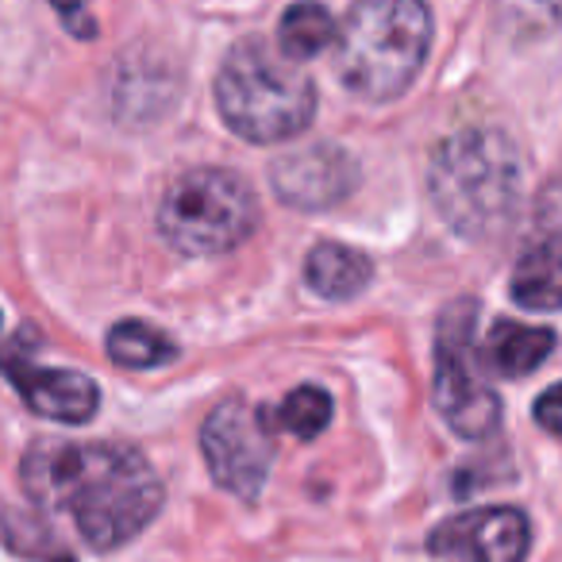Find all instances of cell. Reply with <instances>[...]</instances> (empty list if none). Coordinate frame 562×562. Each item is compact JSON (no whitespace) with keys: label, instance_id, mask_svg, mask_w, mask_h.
<instances>
[{"label":"cell","instance_id":"6da1fadb","mask_svg":"<svg viewBox=\"0 0 562 562\" xmlns=\"http://www.w3.org/2000/svg\"><path fill=\"white\" fill-rule=\"evenodd\" d=\"M24 490L43 513H66L93 551H116L135 539L162 508V482L124 443H66L40 439L27 447Z\"/></svg>","mask_w":562,"mask_h":562},{"label":"cell","instance_id":"7a4b0ae2","mask_svg":"<svg viewBox=\"0 0 562 562\" xmlns=\"http://www.w3.org/2000/svg\"><path fill=\"white\" fill-rule=\"evenodd\" d=\"M428 193L439 220L462 239L505 232L524 201V158L497 127H462L436 147Z\"/></svg>","mask_w":562,"mask_h":562},{"label":"cell","instance_id":"3957f363","mask_svg":"<svg viewBox=\"0 0 562 562\" xmlns=\"http://www.w3.org/2000/svg\"><path fill=\"white\" fill-rule=\"evenodd\" d=\"M428 50L424 0H355L336 35V74L362 101H393L424 70Z\"/></svg>","mask_w":562,"mask_h":562},{"label":"cell","instance_id":"277c9868","mask_svg":"<svg viewBox=\"0 0 562 562\" xmlns=\"http://www.w3.org/2000/svg\"><path fill=\"white\" fill-rule=\"evenodd\" d=\"M216 109L239 139L281 143L313 124L316 86L301 63L250 35L235 43L220 66Z\"/></svg>","mask_w":562,"mask_h":562},{"label":"cell","instance_id":"5b68a950","mask_svg":"<svg viewBox=\"0 0 562 562\" xmlns=\"http://www.w3.org/2000/svg\"><path fill=\"white\" fill-rule=\"evenodd\" d=\"M258 204L250 186L235 170L196 166L166 189L158 204V232L173 250L209 258L232 250L255 232Z\"/></svg>","mask_w":562,"mask_h":562},{"label":"cell","instance_id":"8992f818","mask_svg":"<svg viewBox=\"0 0 562 562\" xmlns=\"http://www.w3.org/2000/svg\"><path fill=\"white\" fill-rule=\"evenodd\" d=\"M477 301H451L436 331V413L462 439H485L501 424V397L485 382V362L474 344Z\"/></svg>","mask_w":562,"mask_h":562},{"label":"cell","instance_id":"52a82bcc","mask_svg":"<svg viewBox=\"0 0 562 562\" xmlns=\"http://www.w3.org/2000/svg\"><path fill=\"white\" fill-rule=\"evenodd\" d=\"M201 451L216 485L243 501H255L273 462V436L262 408L232 397L209 413L201 428Z\"/></svg>","mask_w":562,"mask_h":562},{"label":"cell","instance_id":"ba28073f","mask_svg":"<svg viewBox=\"0 0 562 562\" xmlns=\"http://www.w3.org/2000/svg\"><path fill=\"white\" fill-rule=\"evenodd\" d=\"M270 186L297 212H328L359 189V162L339 143H313L270 162Z\"/></svg>","mask_w":562,"mask_h":562},{"label":"cell","instance_id":"9c48e42d","mask_svg":"<svg viewBox=\"0 0 562 562\" xmlns=\"http://www.w3.org/2000/svg\"><path fill=\"white\" fill-rule=\"evenodd\" d=\"M428 547L443 559L462 562H524L531 547V524L513 505L474 508L439 524Z\"/></svg>","mask_w":562,"mask_h":562},{"label":"cell","instance_id":"30bf717a","mask_svg":"<svg viewBox=\"0 0 562 562\" xmlns=\"http://www.w3.org/2000/svg\"><path fill=\"white\" fill-rule=\"evenodd\" d=\"M0 374L9 378L27 401V408L47 420L58 424H89L101 408V390L93 378L78 374V370H50L40 362L24 359L20 347H4L0 351Z\"/></svg>","mask_w":562,"mask_h":562},{"label":"cell","instance_id":"8fae6325","mask_svg":"<svg viewBox=\"0 0 562 562\" xmlns=\"http://www.w3.org/2000/svg\"><path fill=\"white\" fill-rule=\"evenodd\" d=\"M308 290L324 301H351L374 281V262L344 243H316L305 258Z\"/></svg>","mask_w":562,"mask_h":562},{"label":"cell","instance_id":"7c38bea8","mask_svg":"<svg viewBox=\"0 0 562 562\" xmlns=\"http://www.w3.org/2000/svg\"><path fill=\"white\" fill-rule=\"evenodd\" d=\"M554 351V331L551 328H528L516 321H497L485 336L482 362L490 374L501 378H528L539 370V362Z\"/></svg>","mask_w":562,"mask_h":562},{"label":"cell","instance_id":"4fadbf2b","mask_svg":"<svg viewBox=\"0 0 562 562\" xmlns=\"http://www.w3.org/2000/svg\"><path fill=\"white\" fill-rule=\"evenodd\" d=\"M508 293L531 313H559L562 308V247L539 239L516 258Z\"/></svg>","mask_w":562,"mask_h":562},{"label":"cell","instance_id":"5bb4252c","mask_svg":"<svg viewBox=\"0 0 562 562\" xmlns=\"http://www.w3.org/2000/svg\"><path fill=\"white\" fill-rule=\"evenodd\" d=\"M339 35V24L331 20V12L316 0H297L290 9L281 12L278 24V50L293 63H305L316 58L331 40Z\"/></svg>","mask_w":562,"mask_h":562},{"label":"cell","instance_id":"9a60e30c","mask_svg":"<svg viewBox=\"0 0 562 562\" xmlns=\"http://www.w3.org/2000/svg\"><path fill=\"white\" fill-rule=\"evenodd\" d=\"M109 359L127 370H155L178 359V347L143 321H124L109 331Z\"/></svg>","mask_w":562,"mask_h":562},{"label":"cell","instance_id":"2e32d148","mask_svg":"<svg viewBox=\"0 0 562 562\" xmlns=\"http://www.w3.org/2000/svg\"><path fill=\"white\" fill-rule=\"evenodd\" d=\"M266 420L297 439H316L331 424V397L321 385H301L273 413H266Z\"/></svg>","mask_w":562,"mask_h":562},{"label":"cell","instance_id":"e0dca14e","mask_svg":"<svg viewBox=\"0 0 562 562\" xmlns=\"http://www.w3.org/2000/svg\"><path fill=\"white\" fill-rule=\"evenodd\" d=\"M497 27L516 43H536L562 27V0H497Z\"/></svg>","mask_w":562,"mask_h":562},{"label":"cell","instance_id":"ac0fdd59","mask_svg":"<svg viewBox=\"0 0 562 562\" xmlns=\"http://www.w3.org/2000/svg\"><path fill=\"white\" fill-rule=\"evenodd\" d=\"M0 531H4V543H9L16 554H24V559L74 562V554L55 543V531H50L47 524L32 513H16V508H9V513L0 516Z\"/></svg>","mask_w":562,"mask_h":562},{"label":"cell","instance_id":"d6986e66","mask_svg":"<svg viewBox=\"0 0 562 562\" xmlns=\"http://www.w3.org/2000/svg\"><path fill=\"white\" fill-rule=\"evenodd\" d=\"M536 227L543 232L547 243L562 247V181H551V186L539 193V201H536Z\"/></svg>","mask_w":562,"mask_h":562},{"label":"cell","instance_id":"ffe728a7","mask_svg":"<svg viewBox=\"0 0 562 562\" xmlns=\"http://www.w3.org/2000/svg\"><path fill=\"white\" fill-rule=\"evenodd\" d=\"M58 9V16H63V24L70 27L78 40H93L97 35V24H93V16L86 12V0H50Z\"/></svg>","mask_w":562,"mask_h":562},{"label":"cell","instance_id":"44dd1931","mask_svg":"<svg viewBox=\"0 0 562 562\" xmlns=\"http://www.w3.org/2000/svg\"><path fill=\"white\" fill-rule=\"evenodd\" d=\"M536 424L551 431V436H562V385H551L547 393H539Z\"/></svg>","mask_w":562,"mask_h":562}]
</instances>
